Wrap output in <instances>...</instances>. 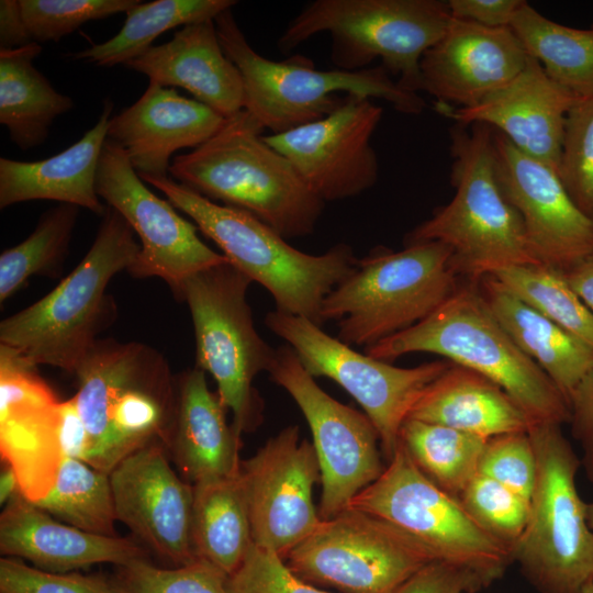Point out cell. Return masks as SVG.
I'll list each match as a JSON object with an SVG mask.
<instances>
[{
  "label": "cell",
  "mask_w": 593,
  "mask_h": 593,
  "mask_svg": "<svg viewBox=\"0 0 593 593\" xmlns=\"http://www.w3.org/2000/svg\"><path fill=\"white\" fill-rule=\"evenodd\" d=\"M579 98L553 81L533 57L510 83L474 105L437 103L458 124H484L558 172L566 119Z\"/></svg>",
  "instance_id": "603a6c76"
},
{
  "label": "cell",
  "mask_w": 593,
  "mask_h": 593,
  "mask_svg": "<svg viewBox=\"0 0 593 593\" xmlns=\"http://www.w3.org/2000/svg\"><path fill=\"white\" fill-rule=\"evenodd\" d=\"M0 593H114L109 578L79 572H49L21 559H0Z\"/></svg>",
  "instance_id": "f6af8a7d"
},
{
  "label": "cell",
  "mask_w": 593,
  "mask_h": 593,
  "mask_svg": "<svg viewBox=\"0 0 593 593\" xmlns=\"http://www.w3.org/2000/svg\"><path fill=\"white\" fill-rule=\"evenodd\" d=\"M383 110L372 99L346 94L326 116L265 141L296 169L325 203L349 199L372 188L379 163L371 145Z\"/></svg>",
  "instance_id": "ac0fdd59"
},
{
  "label": "cell",
  "mask_w": 593,
  "mask_h": 593,
  "mask_svg": "<svg viewBox=\"0 0 593 593\" xmlns=\"http://www.w3.org/2000/svg\"><path fill=\"white\" fill-rule=\"evenodd\" d=\"M267 372L291 395L310 426L322 483L318 514L329 519L383 472L378 430L365 413L322 390L290 346L276 348Z\"/></svg>",
  "instance_id": "9a60e30c"
},
{
  "label": "cell",
  "mask_w": 593,
  "mask_h": 593,
  "mask_svg": "<svg viewBox=\"0 0 593 593\" xmlns=\"http://www.w3.org/2000/svg\"><path fill=\"white\" fill-rule=\"evenodd\" d=\"M31 363L0 345V452L20 492L36 503L53 489L65 458L60 403Z\"/></svg>",
  "instance_id": "ffe728a7"
},
{
  "label": "cell",
  "mask_w": 593,
  "mask_h": 593,
  "mask_svg": "<svg viewBox=\"0 0 593 593\" xmlns=\"http://www.w3.org/2000/svg\"><path fill=\"white\" fill-rule=\"evenodd\" d=\"M561 272L569 287L593 313V253Z\"/></svg>",
  "instance_id": "f907efd6"
},
{
  "label": "cell",
  "mask_w": 593,
  "mask_h": 593,
  "mask_svg": "<svg viewBox=\"0 0 593 593\" xmlns=\"http://www.w3.org/2000/svg\"><path fill=\"white\" fill-rule=\"evenodd\" d=\"M139 0H19L22 16L36 43L58 42L82 24L127 12Z\"/></svg>",
  "instance_id": "b9f144b4"
},
{
  "label": "cell",
  "mask_w": 593,
  "mask_h": 593,
  "mask_svg": "<svg viewBox=\"0 0 593 593\" xmlns=\"http://www.w3.org/2000/svg\"><path fill=\"white\" fill-rule=\"evenodd\" d=\"M558 176L575 205L593 220V97L567 114Z\"/></svg>",
  "instance_id": "ab89813d"
},
{
  "label": "cell",
  "mask_w": 593,
  "mask_h": 593,
  "mask_svg": "<svg viewBox=\"0 0 593 593\" xmlns=\"http://www.w3.org/2000/svg\"><path fill=\"white\" fill-rule=\"evenodd\" d=\"M407 418L448 426L484 439L528 432L535 423L500 385L452 362L425 389Z\"/></svg>",
  "instance_id": "f1b7e54d"
},
{
  "label": "cell",
  "mask_w": 593,
  "mask_h": 593,
  "mask_svg": "<svg viewBox=\"0 0 593 593\" xmlns=\"http://www.w3.org/2000/svg\"><path fill=\"white\" fill-rule=\"evenodd\" d=\"M264 130L243 109L203 144L174 157L169 172L177 182L251 214L284 238L311 235L325 202L265 141Z\"/></svg>",
  "instance_id": "7a4b0ae2"
},
{
  "label": "cell",
  "mask_w": 593,
  "mask_h": 593,
  "mask_svg": "<svg viewBox=\"0 0 593 593\" xmlns=\"http://www.w3.org/2000/svg\"><path fill=\"white\" fill-rule=\"evenodd\" d=\"M141 179L190 216L232 266L261 284L273 298L277 311L323 326L320 314L324 299L353 273L358 261L349 245L338 243L324 254H306L243 210L217 204L168 177Z\"/></svg>",
  "instance_id": "277c9868"
},
{
  "label": "cell",
  "mask_w": 593,
  "mask_h": 593,
  "mask_svg": "<svg viewBox=\"0 0 593 593\" xmlns=\"http://www.w3.org/2000/svg\"><path fill=\"white\" fill-rule=\"evenodd\" d=\"M113 103L103 102L98 122L65 150L43 160L0 158V208L32 200H53L103 215L97 193L99 160L107 141Z\"/></svg>",
  "instance_id": "83f0119b"
},
{
  "label": "cell",
  "mask_w": 593,
  "mask_h": 593,
  "mask_svg": "<svg viewBox=\"0 0 593 593\" xmlns=\"http://www.w3.org/2000/svg\"><path fill=\"white\" fill-rule=\"evenodd\" d=\"M528 434L536 478L527 522L511 558L541 593H581L593 581V530L575 484L582 461L561 425L536 422Z\"/></svg>",
  "instance_id": "30bf717a"
},
{
  "label": "cell",
  "mask_w": 593,
  "mask_h": 593,
  "mask_svg": "<svg viewBox=\"0 0 593 593\" xmlns=\"http://www.w3.org/2000/svg\"><path fill=\"white\" fill-rule=\"evenodd\" d=\"M301 579L339 593H394L435 559L413 537L366 512L347 507L283 559Z\"/></svg>",
  "instance_id": "5bb4252c"
},
{
  "label": "cell",
  "mask_w": 593,
  "mask_h": 593,
  "mask_svg": "<svg viewBox=\"0 0 593 593\" xmlns=\"http://www.w3.org/2000/svg\"><path fill=\"white\" fill-rule=\"evenodd\" d=\"M474 282L495 320L570 402L574 390L593 369V347L518 299L493 276H483Z\"/></svg>",
  "instance_id": "f546056e"
},
{
  "label": "cell",
  "mask_w": 593,
  "mask_h": 593,
  "mask_svg": "<svg viewBox=\"0 0 593 593\" xmlns=\"http://www.w3.org/2000/svg\"><path fill=\"white\" fill-rule=\"evenodd\" d=\"M235 0H155L141 1L125 14L116 35L108 41L71 54L99 67L124 65L145 52L164 32L177 26L214 20L221 12L232 9Z\"/></svg>",
  "instance_id": "836d02e7"
},
{
  "label": "cell",
  "mask_w": 593,
  "mask_h": 593,
  "mask_svg": "<svg viewBox=\"0 0 593 593\" xmlns=\"http://www.w3.org/2000/svg\"><path fill=\"white\" fill-rule=\"evenodd\" d=\"M486 585L471 570L434 560L411 575L394 593H472Z\"/></svg>",
  "instance_id": "bcb514c9"
},
{
  "label": "cell",
  "mask_w": 593,
  "mask_h": 593,
  "mask_svg": "<svg viewBox=\"0 0 593 593\" xmlns=\"http://www.w3.org/2000/svg\"><path fill=\"white\" fill-rule=\"evenodd\" d=\"M124 66L146 75L149 82L186 89L225 119L244 109L242 75L224 53L214 20L181 27L169 42Z\"/></svg>",
  "instance_id": "484cf974"
},
{
  "label": "cell",
  "mask_w": 593,
  "mask_h": 593,
  "mask_svg": "<svg viewBox=\"0 0 593 593\" xmlns=\"http://www.w3.org/2000/svg\"><path fill=\"white\" fill-rule=\"evenodd\" d=\"M488 439L448 426L406 418L399 443L434 484L458 499L478 473Z\"/></svg>",
  "instance_id": "e575fe53"
},
{
  "label": "cell",
  "mask_w": 593,
  "mask_h": 593,
  "mask_svg": "<svg viewBox=\"0 0 593 593\" xmlns=\"http://www.w3.org/2000/svg\"><path fill=\"white\" fill-rule=\"evenodd\" d=\"M20 492V485L13 469L4 465L0 474V503L5 505L12 497Z\"/></svg>",
  "instance_id": "816d5d0a"
},
{
  "label": "cell",
  "mask_w": 593,
  "mask_h": 593,
  "mask_svg": "<svg viewBox=\"0 0 593 593\" xmlns=\"http://www.w3.org/2000/svg\"><path fill=\"white\" fill-rule=\"evenodd\" d=\"M191 539L197 559L227 577L254 545L240 473L193 484Z\"/></svg>",
  "instance_id": "1f68e13d"
},
{
  "label": "cell",
  "mask_w": 593,
  "mask_h": 593,
  "mask_svg": "<svg viewBox=\"0 0 593 593\" xmlns=\"http://www.w3.org/2000/svg\"><path fill=\"white\" fill-rule=\"evenodd\" d=\"M156 440L120 461L109 473L118 522L148 551L171 567L197 560L191 539L193 484L170 466Z\"/></svg>",
  "instance_id": "44dd1931"
},
{
  "label": "cell",
  "mask_w": 593,
  "mask_h": 593,
  "mask_svg": "<svg viewBox=\"0 0 593 593\" xmlns=\"http://www.w3.org/2000/svg\"><path fill=\"white\" fill-rule=\"evenodd\" d=\"M226 590L227 593H334L304 581L279 555L255 544L227 577Z\"/></svg>",
  "instance_id": "ee69618b"
},
{
  "label": "cell",
  "mask_w": 593,
  "mask_h": 593,
  "mask_svg": "<svg viewBox=\"0 0 593 593\" xmlns=\"http://www.w3.org/2000/svg\"><path fill=\"white\" fill-rule=\"evenodd\" d=\"M239 473L254 544L284 559L323 521L313 503L321 479L313 444L287 426L242 461Z\"/></svg>",
  "instance_id": "e0dca14e"
},
{
  "label": "cell",
  "mask_w": 593,
  "mask_h": 593,
  "mask_svg": "<svg viewBox=\"0 0 593 593\" xmlns=\"http://www.w3.org/2000/svg\"><path fill=\"white\" fill-rule=\"evenodd\" d=\"M451 250L438 242L377 247L324 299L321 323L337 321V338L372 346L429 316L459 287Z\"/></svg>",
  "instance_id": "ba28073f"
},
{
  "label": "cell",
  "mask_w": 593,
  "mask_h": 593,
  "mask_svg": "<svg viewBox=\"0 0 593 593\" xmlns=\"http://www.w3.org/2000/svg\"><path fill=\"white\" fill-rule=\"evenodd\" d=\"M265 325L292 348L303 368L314 377L334 380L362 407L378 430L389 462L399 445L400 430L413 406L449 366L435 360L401 368L360 354L321 326L296 315L270 311Z\"/></svg>",
  "instance_id": "4fadbf2b"
},
{
  "label": "cell",
  "mask_w": 593,
  "mask_h": 593,
  "mask_svg": "<svg viewBox=\"0 0 593 593\" xmlns=\"http://www.w3.org/2000/svg\"><path fill=\"white\" fill-rule=\"evenodd\" d=\"M224 121L175 88L149 82L137 101L110 118L107 139L123 149L139 178H164L175 152L200 146Z\"/></svg>",
  "instance_id": "cb8c5ba5"
},
{
  "label": "cell",
  "mask_w": 593,
  "mask_h": 593,
  "mask_svg": "<svg viewBox=\"0 0 593 593\" xmlns=\"http://www.w3.org/2000/svg\"><path fill=\"white\" fill-rule=\"evenodd\" d=\"M571 432L582 448V467L593 482V369L584 377L570 399Z\"/></svg>",
  "instance_id": "7dc6e473"
},
{
  "label": "cell",
  "mask_w": 593,
  "mask_h": 593,
  "mask_svg": "<svg viewBox=\"0 0 593 593\" xmlns=\"http://www.w3.org/2000/svg\"><path fill=\"white\" fill-rule=\"evenodd\" d=\"M478 473L500 482L529 502L536 478V455L528 432L489 438Z\"/></svg>",
  "instance_id": "7bdbcfd3"
},
{
  "label": "cell",
  "mask_w": 593,
  "mask_h": 593,
  "mask_svg": "<svg viewBox=\"0 0 593 593\" xmlns=\"http://www.w3.org/2000/svg\"><path fill=\"white\" fill-rule=\"evenodd\" d=\"M581 593H593V581H591L590 583H588L583 590L581 591Z\"/></svg>",
  "instance_id": "db71d44e"
},
{
  "label": "cell",
  "mask_w": 593,
  "mask_h": 593,
  "mask_svg": "<svg viewBox=\"0 0 593 593\" xmlns=\"http://www.w3.org/2000/svg\"><path fill=\"white\" fill-rule=\"evenodd\" d=\"M251 282L227 261L190 277L180 296L192 317L195 367L216 382L239 436L261 422L262 403L254 380L268 371L276 354L255 327L247 301Z\"/></svg>",
  "instance_id": "8fae6325"
},
{
  "label": "cell",
  "mask_w": 593,
  "mask_h": 593,
  "mask_svg": "<svg viewBox=\"0 0 593 593\" xmlns=\"http://www.w3.org/2000/svg\"><path fill=\"white\" fill-rule=\"evenodd\" d=\"M226 579L224 572L201 559L170 568L136 560L116 566L109 577L114 593H227Z\"/></svg>",
  "instance_id": "f35d334b"
},
{
  "label": "cell",
  "mask_w": 593,
  "mask_h": 593,
  "mask_svg": "<svg viewBox=\"0 0 593 593\" xmlns=\"http://www.w3.org/2000/svg\"><path fill=\"white\" fill-rule=\"evenodd\" d=\"M60 522L87 533L118 536L109 473L65 457L53 489L34 503Z\"/></svg>",
  "instance_id": "d590c367"
},
{
  "label": "cell",
  "mask_w": 593,
  "mask_h": 593,
  "mask_svg": "<svg viewBox=\"0 0 593 593\" xmlns=\"http://www.w3.org/2000/svg\"><path fill=\"white\" fill-rule=\"evenodd\" d=\"M450 21L448 2L441 0H315L290 21L277 45L289 53L328 33L335 69L361 70L380 59L403 89L418 93L421 59Z\"/></svg>",
  "instance_id": "52a82bcc"
},
{
  "label": "cell",
  "mask_w": 593,
  "mask_h": 593,
  "mask_svg": "<svg viewBox=\"0 0 593 593\" xmlns=\"http://www.w3.org/2000/svg\"><path fill=\"white\" fill-rule=\"evenodd\" d=\"M226 412L202 369L194 366L177 376L176 412L165 446L187 482L195 484L239 473L240 436L228 424Z\"/></svg>",
  "instance_id": "4316f807"
},
{
  "label": "cell",
  "mask_w": 593,
  "mask_h": 593,
  "mask_svg": "<svg viewBox=\"0 0 593 593\" xmlns=\"http://www.w3.org/2000/svg\"><path fill=\"white\" fill-rule=\"evenodd\" d=\"M493 128L458 124L451 130L452 199L406 234L404 245L438 242L451 250L457 277L477 281L503 268L537 264L523 222L496 177Z\"/></svg>",
  "instance_id": "5b68a950"
},
{
  "label": "cell",
  "mask_w": 593,
  "mask_h": 593,
  "mask_svg": "<svg viewBox=\"0 0 593 593\" xmlns=\"http://www.w3.org/2000/svg\"><path fill=\"white\" fill-rule=\"evenodd\" d=\"M72 396L88 435L85 462L110 473L149 443L164 445L177 405V377L165 357L138 342L98 339L74 373Z\"/></svg>",
  "instance_id": "6da1fadb"
},
{
  "label": "cell",
  "mask_w": 593,
  "mask_h": 593,
  "mask_svg": "<svg viewBox=\"0 0 593 593\" xmlns=\"http://www.w3.org/2000/svg\"><path fill=\"white\" fill-rule=\"evenodd\" d=\"M586 518L591 529L593 530V501L586 503Z\"/></svg>",
  "instance_id": "f5cc1de1"
},
{
  "label": "cell",
  "mask_w": 593,
  "mask_h": 593,
  "mask_svg": "<svg viewBox=\"0 0 593 593\" xmlns=\"http://www.w3.org/2000/svg\"><path fill=\"white\" fill-rule=\"evenodd\" d=\"M348 507L387 521L435 560L471 570L488 584L512 561L510 548L485 532L458 499L426 478L400 443L381 475Z\"/></svg>",
  "instance_id": "7c38bea8"
},
{
  "label": "cell",
  "mask_w": 593,
  "mask_h": 593,
  "mask_svg": "<svg viewBox=\"0 0 593 593\" xmlns=\"http://www.w3.org/2000/svg\"><path fill=\"white\" fill-rule=\"evenodd\" d=\"M139 250L133 228L107 206L96 238L76 268L42 299L1 321L0 345L35 366L75 373L116 316L108 284L130 269Z\"/></svg>",
  "instance_id": "3957f363"
},
{
  "label": "cell",
  "mask_w": 593,
  "mask_h": 593,
  "mask_svg": "<svg viewBox=\"0 0 593 593\" xmlns=\"http://www.w3.org/2000/svg\"><path fill=\"white\" fill-rule=\"evenodd\" d=\"M491 276L529 306L593 347V313L569 287L561 271L527 264L506 267Z\"/></svg>",
  "instance_id": "74e56055"
},
{
  "label": "cell",
  "mask_w": 593,
  "mask_h": 593,
  "mask_svg": "<svg viewBox=\"0 0 593 593\" xmlns=\"http://www.w3.org/2000/svg\"><path fill=\"white\" fill-rule=\"evenodd\" d=\"M510 27L553 81L578 98L593 97V27L559 24L526 1Z\"/></svg>",
  "instance_id": "d6a6232c"
},
{
  "label": "cell",
  "mask_w": 593,
  "mask_h": 593,
  "mask_svg": "<svg viewBox=\"0 0 593 593\" xmlns=\"http://www.w3.org/2000/svg\"><path fill=\"white\" fill-rule=\"evenodd\" d=\"M220 43L238 68L244 85V109L271 134L317 121L334 111L338 92L381 99L404 114H419L424 99L403 89L383 66L347 71L318 70L303 56L273 61L259 55L235 21L232 9L214 19Z\"/></svg>",
  "instance_id": "9c48e42d"
},
{
  "label": "cell",
  "mask_w": 593,
  "mask_h": 593,
  "mask_svg": "<svg viewBox=\"0 0 593 593\" xmlns=\"http://www.w3.org/2000/svg\"><path fill=\"white\" fill-rule=\"evenodd\" d=\"M79 206L59 203L40 217L35 230L0 256V303L34 275L56 276L68 251Z\"/></svg>",
  "instance_id": "8d00e7d4"
},
{
  "label": "cell",
  "mask_w": 593,
  "mask_h": 593,
  "mask_svg": "<svg viewBox=\"0 0 593 593\" xmlns=\"http://www.w3.org/2000/svg\"><path fill=\"white\" fill-rule=\"evenodd\" d=\"M458 500L485 532L510 549L524 530L529 502L486 475L477 473Z\"/></svg>",
  "instance_id": "60d3db41"
},
{
  "label": "cell",
  "mask_w": 593,
  "mask_h": 593,
  "mask_svg": "<svg viewBox=\"0 0 593 593\" xmlns=\"http://www.w3.org/2000/svg\"><path fill=\"white\" fill-rule=\"evenodd\" d=\"M411 353L436 354L486 377L535 423L562 425L570 421L567 399L495 320L474 281L459 286L419 323L365 349V354L387 362Z\"/></svg>",
  "instance_id": "8992f818"
},
{
  "label": "cell",
  "mask_w": 593,
  "mask_h": 593,
  "mask_svg": "<svg viewBox=\"0 0 593 593\" xmlns=\"http://www.w3.org/2000/svg\"><path fill=\"white\" fill-rule=\"evenodd\" d=\"M96 189L139 238L141 250L127 270L134 278H159L180 301L190 277L227 262L201 240L195 224L144 184L123 149L109 139L101 152Z\"/></svg>",
  "instance_id": "2e32d148"
},
{
  "label": "cell",
  "mask_w": 593,
  "mask_h": 593,
  "mask_svg": "<svg viewBox=\"0 0 593 593\" xmlns=\"http://www.w3.org/2000/svg\"><path fill=\"white\" fill-rule=\"evenodd\" d=\"M530 56L510 26L452 19L419 64L421 91L456 108L477 104L510 83Z\"/></svg>",
  "instance_id": "7402d4cb"
},
{
  "label": "cell",
  "mask_w": 593,
  "mask_h": 593,
  "mask_svg": "<svg viewBox=\"0 0 593 593\" xmlns=\"http://www.w3.org/2000/svg\"><path fill=\"white\" fill-rule=\"evenodd\" d=\"M493 141L501 191L518 213L537 262L564 271L592 254L593 220L572 201L558 172L499 132Z\"/></svg>",
  "instance_id": "d6986e66"
},
{
  "label": "cell",
  "mask_w": 593,
  "mask_h": 593,
  "mask_svg": "<svg viewBox=\"0 0 593 593\" xmlns=\"http://www.w3.org/2000/svg\"><path fill=\"white\" fill-rule=\"evenodd\" d=\"M592 27H593V25H592Z\"/></svg>",
  "instance_id": "11a10c76"
},
{
  "label": "cell",
  "mask_w": 593,
  "mask_h": 593,
  "mask_svg": "<svg viewBox=\"0 0 593 593\" xmlns=\"http://www.w3.org/2000/svg\"><path fill=\"white\" fill-rule=\"evenodd\" d=\"M452 19L486 27L510 26L523 0H448Z\"/></svg>",
  "instance_id": "c3c4849f"
},
{
  "label": "cell",
  "mask_w": 593,
  "mask_h": 593,
  "mask_svg": "<svg viewBox=\"0 0 593 593\" xmlns=\"http://www.w3.org/2000/svg\"><path fill=\"white\" fill-rule=\"evenodd\" d=\"M42 46L33 42L0 51V123L23 150L42 145L53 121L74 108V101L51 85L33 61Z\"/></svg>",
  "instance_id": "4dcf8cb0"
},
{
  "label": "cell",
  "mask_w": 593,
  "mask_h": 593,
  "mask_svg": "<svg viewBox=\"0 0 593 593\" xmlns=\"http://www.w3.org/2000/svg\"><path fill=\"white\" fill-rule=\"evenodd\" d=\"M33 42L22 16L19 0H1L0 51L23 47Z\"/></svg>",
  "instance_id": "681fc988"
},
{
  "label": "cell",
  "mask_w": 593,
  "mask_h": 593,
  "mask_svg": "<svg viewBox=\"0 0 593 593\" xmlns=\"http://www.w3.org/2000/svg\"><path fill=\"white\" fill-rule=\"evenodd\" d=\"M0 551L35 568L66 573L99 563L116 566L149 560L135 537L101 536L55 519L21 493L0 515Z\"/></svg>",
  "instance_id": "d4e9b609"
}]
</instances>
